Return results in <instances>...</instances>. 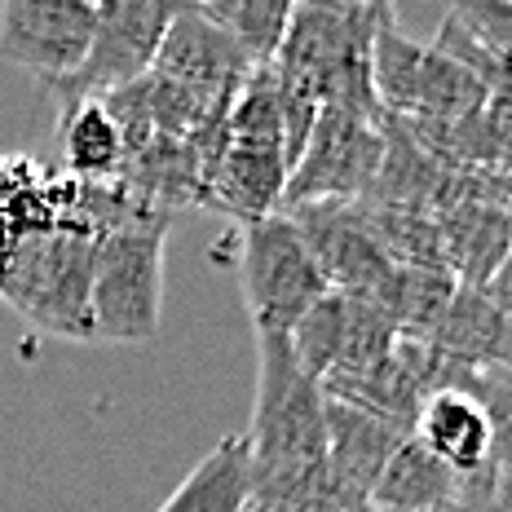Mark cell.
Segmentation results:
<instances>
[{"instance_id": "8", "label": "cell", "mask_w": 512, "mask_h": 512, "mask_svg": "<svg viewBox=\"0 0 512 512\" xmlns=\"http://www.w3.org/2000/svg\"><path fill=\"white\" fill-rule=\"evenodd\" d=\"M287 155L279 142H243V137H226L217 155V168L208 173L204 186V208L226 212L239 226L265 221L283 208L287 190Z\"/></svg>"}, {"instance_id": "6", "label": "cell", "mask_w": 512, "mask_h": 512, "mask_svg": "<svg viewBox=\"0 0 512 512\" xmlns=\"http://www.w3.org/2000/svg\"><path fill=\"white\" fill-rule=\"evenodd\" d=\"M384 124L349 111H318L305 151L287 173L283 208L301 204H358L384 159ZM279 208V212H283Z\"/></svg>"}, {"instance_id": "9", "label": "cell", "mask_w": 512, "mask_h": 512, "mask_svg": "<svg viewBox=\"0 0 512 512\" xmlns=\"http://www.w3.org/2000/svg\"><path fill=\"white\" fill-rule=\"evenodd\" d=\"M151 76L186 84V89H199V93L230 98V93H239V84L252 76V67L226 40V31L212 27L195 5H181L173 27L164 31V45L155 53Z\"/></svg>"}, {"instance_id": "1", "label": "cell", "mask_w": 512, "mask_h": 512, "mask_svg": "<svg viewBox=\"0 0 512 512\" xmlns=\"http://www.w3.org/2000/svg\"><path fill=\"white\" fill-rule=\"evenodd\" d=\"M256 402L248 442L252 482L305 477L327 468V398L296 371L283 336H256Z\"/></svg>"}, {"instance_id": "10", "label": "cell", "mask_w": 512, "mask_h": 512, "mask_svg": "<svg viewBox=\"0 0 512 512\" xmlns=\"http://www.w3.org/2000/svg\"><path fill=\"white\" fill-rule=\"evenodd\" d=\"M495 433H499L495 411L477 393H464V389L429 393L420 402V415H415V429H411L415 442L433 460H442L455 477L486 473L490 455H495Z\"/></svg>"}, {"instance_id": "20", "label": "cell", "mask_w": 512, "mask_h": 512, "mask_svg": "<svg viewBox=\"0 0 512 512\" xmlns=\"http://www.w3.org/2000/svg\"><path fill=\"white\" fill-rule=\"evenodd\" d=\"M495 199H499V208L512 217V168L508 173H495Z\"/></svg>"}, {"instance_id": "5", "label": "cell", "mask_w": 512, "mask_h": 512, "mask_svg": "<svg viewBox=\"0 0 512 512\" xmlns=\"http://www.w3.org/2000/svg\"><path fill=\"white\" fill-rule=\"evenodd\" d=\"M177 9L181 5H168V0H106V5H98V27H93L89 53H84L76 76L49 89L53 102H93L151 76L155 53L164 45V31L173 27Z\"/></svg>"}, {"instance_id": "11", "label": "cell", "mask_w": 512, "mask_h": 512, "mask_svg": "<svg viewBox=\"0 0 512 512\" xmlns=\"http://www.w3.org/2000/svg\"><path fill=\"white\" fill-rule=\"evenodd\" d=\"M323 415H327V477H332L336 495L345 499V508H358L367 504L371 486H376L380 468L389 464V455L398 451V442L411 433L332 398H327Z\"/></svg>"}, {"instance_id": "15", "label": "cell", "mask_w": 512, "mask_h": 512, "mask_svg": "<svg viewBox=\"0 0 512 512\" xmlns=\"http://www.w3.org/2000/svg\"><path fill=\"white\" fill-rule=\"evenodd\" d=\"M58 142H62V155H67L71 181H115L120 177L124 137L98 98L58 106Z\"/></svg>"}, {"instance_id": "13", "label": "cell", "mask_w": 512, "mask_h": 512, "mask_svg": "<svg viewBox=\"0 0 512 512\" xmlns=\"http://www.w3.org/2000/svg\"><path fill=\"white\" fill-rule=\"evenodd\" d=\"M460 490V477L442 460H433L415 437H402L389 464L380 468L367 495L371 512H442Z\"/></svg>"}, {"instance_id": "2", "label": "cell", "mask_w": 512, "mask_h": 512, "mask_svg": "<svg viewBox=\"0 0 512 512\" xmlns=\"http://www.w3.org/2000/svg\"><path fill=\"white\" fill-rule=\"evenodd\" d=\"M93 234L76 226L31 230L0 270V296L31 327L62 340H93Z\"/></svg>"}, {"instance_id": "12", "label": "cell", "mask_w": 512, "mask_h": 512, "mask_svg": "<svg viewBox=\"0 0 512 512\" xmlns=\"http://www.w3.org/2000/svg\"><path fill=\"white\" fill-rule=\"evenodd\" d=\"M433 354L464 371H495L512 367V318L490 301L486 287H455L451 305H446L442 323L433 327V336L424 340Z\"/></svg>"}, {"instance_id": "19", "label": "cell", "mask_w": 512, "mask_h": 512, "mask_svg": "<svg viewBox=\"0 0 512 512\" xmlns=\"http://www.w3.org/2000/svg\"><path fill=\"white\" fill-rule=\"evenodd\" d=\"M490 464L512 468V415H508L504 424H499V433H495V455H490Z\"/></svg>"}, {"instance_id": "7", "label": "cell", "mask_w": 512, "mask_h": 512, "mask_svg": "<svg viewBox=\"0 0 512 512\" xmlns=\"http://www.w3.org/2000/svg\"><path fill=\"white\" fill-rule=\"evenodd\" d=\"M93 27H98L93 0H5L0 5V58L53 89L80 71Z\"/></svg>"}, {"instance_id": "18", "label": "cell", "mask_w": 512, "mask_h": 512, "mask_svg": "<svg viewBox=\"0 0 512 512\" xmlns=\"http://www.w3.org/2000/svg\"><path fill=\"white\" fill-rule=\"evenodd\" d=\"M283 340H287V354H292L296 371L305 380L323 384L340 362V345H345V296L327 292Z\"/></svg>"}, {"instance_id": "3", "label": "cell", "mask_w": 512, "mask_h": 512, "mask_svg": "<svg viewBox=\"0 0 512 512\" xmlns=\"http://www.w3.org/2000/svg\"><path fill=\"white\" fill-rule=\"evenodd\" d=\"M173 217H137L93 243V340L146 345L164 314V239Z\"/></svg>"}, {"instance_id": "14", "label": "cell", "mask_w": 512, "mask_h": 512, "mask_svg": "<svg viewBox=\"0 0 512 512\" xmlns=\"http://www.w3.org/2000/svg\"><path fill=\"white\" fill-rule=\"evenodd\" d=\"M252 495V464L243 433L221 437L199 460L195 473L181 482L159 512H243Z\"/></svg>"}, {"instance_id": "4", "label": "cell", "mask_w": 512, "mask_h": 512, "mask_svg": "<svg viewBox=\"0 0 512 512\" xmlns=\"http://www.w3.org/2000/svg\"><path fill=\"white\" fill-rule=\"evenodd\" d=\"M234 256H239V287L256 336H287L332 292L287 212L239 226Z\"/></svg>"}, {"instance_id": "16", "label": "cell", "mask_w": 512, "mask_h": 512, "mask_svg": "<svg viewBox=\"0 0 512 512\" xmlns=\"http://www.w3.org/2000/svg\"><path fill=\"white\" fill-rule=\"evenodd\" d=\"M226 40L248 58L252 71L270 67L283 49L287 23H292V5L287 0H212V5H195Z\"/></svg>"}, {"instance_id": "17", "label": "cell", "mask_w": 512, "mask_h": 512, "mask_svg": "<svg viewBox=\"0 0 512 512\" xmlns=\"http://www.w3.org/2000/svg\"><path fill=\"white\" fill-rule=\"evenodd\" d=\"M455 287L460 283L451 270H398L380 301V314L389 318L398 340H429L451 305Z\"/></svg>"}]
</instances>
